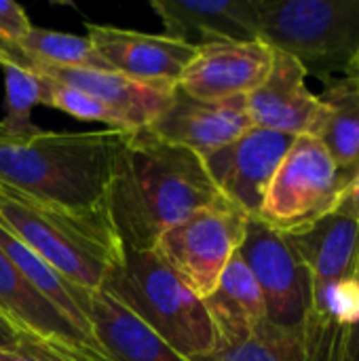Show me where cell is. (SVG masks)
<instances>
[{
    "instance_id": "e0dca14e",
    "label": "cell",
    "mask_w": 359,
    "mask_h": 361,
    "mask_svg": "<svg viewBox=\"0 0 359 361\" xmlns=\"http://www.w3.org/2000/svg\"><path fill=\"white\" fill-rule=\"evenodd\" d=\"M0 313L28 338L87 347L102 353L74 324H70L0 250ZM104 355V353H102Z\"/></svg>"
},
{
    "instance_id": "ac0fdd59",
    "label": "cell",
    "mask_w": 359,
    "mask_h": 361,
    "mask_svg": "<svg viewBox=\"0 0 359 361\" xmlns=\"http://www.w3.org/2000/svg\"><path fill=\"white\" fill-rule=\"evenodd\" d=\"M203 307L216 332V347L243 343L267 322L260 288L239 254L224 269L216 290L203 298Z\"/></svg>"
},
{
    "instance_id": "3957f363",
    "label": "cell",
    "mask_w": 359,
    "mask_h": 361,
    "mask_svg": "<svg viewBox=\"0 0 359 361\" xmlns=\"http://www.w3.org/2000/svg\"><path fill=\"white\" fill-rule=\"evenodd\" d=\"M0 226L38 254L70 283L99 292L123 258L108 205L66 209L0 184Z\"/></svg>"
},
{
    "instance_id": "5b68a950",
    "label": "cell",
    "mask_w": 359,
    "mask_h": 361,
    "mask_svg": "<svg viewBox=\"0 0 359 361\" xmlns=\"http://www.w3.org/2000/svg\"><path fill=\"white\" fill-rule=\"evenodd\" d=\"M260 40L307 74L349 68L359 51V0H256Z\"/></svg>"
},
{
    "instance_id": "1f68e13d",
    "label": "cell",
    "mask_w": 359,
    "mask_h": 361,
    "mask_svg": "<svg viewBox=\"0 0 359 361\" xmlns=\"http://www.w3.org/2000/svg\"><path fill=\"white\" fill-rule=\"evenodd\" d=\"M349 70H351V72H355V74L359 76V51H358V55L353 57V61L349 63Z\"/></svg>"
},
{
    "instance_id": "cb8c5ba5",
    "label": "cell",
    "mask_w": 359,
    "mask_h": 361,
    "mask_svg": "<svg viewBox=\"0 0 359 361\" xmlns=\"http://www.w3.org/2000/svg\"><path fill=\"white\" fill-rule=\"evenodd\" d=\"M4 82H6V97H4V118L0 121L6 140H25L40 131L30 118L34 106L40 104V87L42 80L38 74L6 66L4 68Z\"/></svg>"
},
{
    "instance_id": "d4e9b609",
    "label": "cell",
    "mask_w": 359,
    "mask_h": 361,
    "mask_svg": "<svg viewBox=\"0 0 359 361\" xmlns=\"http://www.w3.org/2000/svg\"><path fill=\"white\" fill-rule=\"evenodd\" d=\"M42 87H40V104L57 108L78 121H95V123H104L108 129L114 131H138L131 121L127 116H123L121 112L112 110L110 106L97 102L95 97L72 89L68 85L55 82L51 78L40 76Z\"/></svg>"
},
{
    "instance_id": "7a4b0ae2",
    "label": "cell",
    "mask_w": 359,
    "mask_h": 361,
    "mask_svg": "<svg viewBox=\"0 0 359 361\" xmlns=\"http://www.w3.org/2000/svg\"><path fill=\"white\" fill-rule=\"evenodd\" d=\"M129 133L40 129L25 140H4L0 142V184L66 209L104 207Z\"/></svg>"
},
{
    "instance_id": "5bb4252c",
    "label": "cell",
    "mask_w": 359,
    "mask_h": 361,
    "mask_svg": "<svg viewBox=\"0 0 359 361\" xmlns=\"http://www.w3.org/2000/svg\"><path fill=\"white\" fill-rule=\"evenodd\" d=\"M165 36L195 49L260 38L256 0H154Z\"/></svg>"
},
{
    "instance_id": "44dd1931",
    "label": "cell",
    "mask_w": 359,
    "mask_h": 361,
    "mask_svg": "<svg viewBox=\"0 0 359 361\" xmlns=\"http://www.w3.org/2000/svg\"><path fill=\"white\" fill-rule=\"evenodd\" d=\"M0 250L19 269V273L32 283V288H36L70 324H74L99 349V345L93 338L87 315H85V300H87L89 290H83V288L70 283L51 264H47L38 254H34L30 247H25L17 237H13L2 226H0Z\"/></svg>"
},
{
    "instance_id": "f546056e",
    "label": "cell",
    "mask_w": 359,
    "mask_h": 361,
    "mask_svg": "<svg viewBox=\"0 0 359 361\" xmlns=\"http://www.w3.org/2000/svg\"><path fill=\"white\" fill-rule=\"evenodd\" d=\"M339 212L349 216V218H353L359 224V167L358 171H355V176H353V180H351V184H349L347 197H345V201H343Z\"/></svg>"
},
{
    "instance_id": "d6a6232c",
    "label": "cell",
    "mask_w": 359,
    "mask_h": 361,
    "mask_svg": "<svg viewBox=\"0 0 359 361\" xmlns=\"http://www.w3.org/2000/svg\"><path fill=\"white\" fill-rule=\"evenodd\" d=\"M4 140H6V131H4V127L0 123V142H4Z\"/></svg>"
},
{
    "instance_id": "2e32d148",
    "label": "cell",
    "mask_w": 359,
    "mask_h": 361,
    "mask_svg": "<svg viewBox=\"0 0 359 361\" xmlns=\"http://www.w3.org/2000/svg\"><path fill=\"white\" fill-rule=\"evenodd\" d=\"M85 315L110 361H188L104 290L87 292Z\"/></svg>"
},
{
    "instance_id": "8fae6325",
    "label": "cell",
    "mask_w": 359,
    "mask_h": 361,
    "mask_svg": "<svg viewBox=\"0 0 359 361\" xmlns=\"http://www.w3.org/2000/svg\"><path fill=\"white\" fill-rule=\"evenodd\" d=\"M87 38L112 72L146 85H178L184 68L197 53L195 47L165 34L99 23H87Z\"/></svg>"
},
{
    "instance_id": "8992f818",
    "label": "cell",
    "mask_w": 359,
    "mask_h": 361,
    "mask_svg": "<svg viewBox=\"0 0 359 361\" xmlns=\"http://www.w3.org/2000/svg\"><path fill=\"white\" fill-rule=\"evenodd\" d=\"M349 184L317 137L298 135L277 167L256 218L281 235L298 233L336 214Z\"/></svg>"
},
{
    "instance_id": "7402d4cb",
    "label": "cell",
    "mask_w": 359,
    "mask_h": 361,
    "mask_svg": "<svg viewBox=\"0 0 359 361\" xmlns=\"http://www.w3.org/2000/svg\"><path fill=\"white\" fill-rule=\"evenodd\" d=\"M188 361H307V357L303 332L262 322L248 341L231 347H216L212 353Z\"/></svg>"
},
{
    "instance_id": "d6986e66",
    "label": "cell",
    "mask_w": 359,
    "mask_h": 361,
    "mask_svg": "<svg viewBox=\"0 0 359 361\" xmlns=\"http://www.w3.org/2000/svg\"><path fill=\"white\" fill-rule=\"evenodd\" d=\"M284 237L313 281L351 279L359 273V224L341 212Z\"/></svg>"
},
{
    "instance_id": "6da1fadb",
    "label": "cell",
    "mask_w": 359,
    "mask_h": 361,
    "mask_svg": "<svg viewBox=\"0 0 359 361\" xmlns=\"http://www.w3.org/2000/svg\"><path fill=\"white\" fill-rule=\"evenodd\" d=\"M222 199L201 154L144 127L127 135L106 203L123 247L144 252L167 228Z\"/></svg>"
},
{
    "instance_id": "7c38bea8",
    "label": "cell",
    "mask_w": 359,
    "mask_h": 361,
    "mask_svg": "<svg viewBox=\"0 0 359 361\" xmlns=\"http://www.w3.org/2000/svg\"><path fill=\"white\" fill-rule=\"evenodd\" d=\"M307 76V68L296 57L275 51L273 68L264 82L245 95L254 127L294 137H315L324 121V106L317 93L309 89Z\"/></svg>"
},
{
    "instance_id": "603a6c76",
    "label": "cell",
    "mask_w": 359,
    "mask_h": 361,
    "mask_svg": "<svg viewBox=\"0 0 359 361\" xmlns=\"http://www.w3.org/2000/svg\"><path fill=\"white\" fill-rule=\"evenodd\" d=\"M21 53L28 57L59 66V68H76V70H110L108 63L99 57L95 47L87 36L34 27L19 42Z\"/></svg>"
},
{
    "instance_id": "83f0119b",
    "label": "cell",
    "mask_w": 359,
    "mask_h": 361,
    "mask_svg": "<svg viewBox=\"0 0 359 361\" xmlns=\"http://www.w3.org/2000/svg\"><path fill=\"white\" fill-rule=\"evenodd\" d=\"M0 361H66L55 355L49 347L38 341L23 336V343L13 351H0Z\"/></svg>"
},
{
    "instance_id": "4316f807",
    "label": "cell",
    "mask_w": 359,
    "mask_h": 361,
    "mask_svg": "<svg viewBox=\"0 0 359 361\" xmlns=\"http://www.w3.org/2000/svg\"><path fill=\"white\" fill-rule=\"evenodd\" d=\"M332 361H359V305L339 330Z\"/></svg>"
},
{
    "instance_id": "30bf717a",
    "label": "cell",
    "mask_w": 359,
    "mask_h": 361,
    "mask_svg": "<svg viewBox=\"0 0 359 361\" xmlns=\"http://www.w3.org/2000/svg\"><path fill=\"white\" fill-rule=\"evenodd\" d=\"M273 57L275 51L260 38L203 44L184 68L178 87L203 102L250 95L269 76Z\"/></svg>"
},
{
    "instance_id": "4dcf8cb0",
    "label": "cell",
    "mask_w": 359,
    "mask_h": 361,
    "mask_svg": "<svg viewBox=\"0 0 359 361\" xmlns=\"http://www.w3.org/2000/svg\"><path fill=\"white\" fill-rule=\"evenodd\" d=\"M0 66L2 68H6V66L21 68L23 66V53H21V49L19 47L17 49H11V47H6V44L0 42Z\"/></svg>"
},
{
    "instance_id": "4fadbf2b",
    "label": "cell",
    "mask_w": 359,
    "mask_h": 361,
    "mask_svg": "<svg viewBox=\"0 0 359 361\" xmlns=\"http://www.w3.org/2000/svg\"><path fill=\"white\" fill-rule=\"evenodd\" d=\"M254 123L248 112L245 95L203 102L184 93L178 85L167 110L148 127L167 144L188 148L201 157L235 142Z\"/></svg>"
},
{
    "instance_id": "9c48e42d",
    "label": "cell",
    "mask_w": 359,
    "mask_h": 361,
    "mask_svg": "<svg viewBox=\"0 0 359 361\" xmlns=\"http://www.w3.org/2000/svg\"><path fill=\"white\" fill-rule=\"evenodd\" d=\"M294 140L288 133L252 127L235 142L201 159L218 192L243 214L256 218L267 188Z\"/></svg>"
},
{
    "instance_id": "ffe728a7",
    "label": "cell",
    "mask_w": 359,
    "mask_h": 361,
    "mask_svg": "<svg viewBox=\"0 0 359 361\" xmlns=\"http://www.w3.org/2000/svg\"><path fill=\"white\" fill-rule=\"evenodd\" d=\"M324 85L317 93L324 121L317 140L332 154L339 169L353 180L359 167V76L349 68L336 72H313Z\"/></svg>"
},
{
    "instance_id": "f1b7e54d",
    "label": "cell",
    "mask_w": 359,
    "mask_h": 361,
    "mask_svg": "<svg viewBox=\"0 0 359 361\" xmlns=\"http://www.w3.org/2000/svg\"><path fill=\"white\" fill-rule=\"evenodd\" d=\"M23 343V334L0 313V351H13Z\"/></svg>"
},
{
    "instance_id": "ba28073f",
    "label": "cell",
    "mask_w": 359,
    "mask_h": 361,
    "mask_svg": "<svg viewBox=\"0 0 359 361\" xmlns=\"http://www.w3.org/2000/svg\"><path fill=\"white\" fill-rule=\"evenodd\" d=\"M264 298L267 322L303 332L311 302V277L288 239L258 218H248L237 252Z\"/></svg>"
},
{
    "instance_id": "277c9868",
    "label": "cell",
    "mask_w": 359,
    "mask_h": 361,
    "mask_svg": "<svg viewBox=\"0 0 359 361\" xmlns=\"http://www.w3.org/2000/svg\"><path fill=\"white\" fill-rule=\"evenodd\" d=\"M102 290L182 357L190 360L216 349V332L203 300L182 283L154 250H125Z\"/></svg>"
},
{
    "instance_id": "9a60e30c",
    "label": "cell",
    "mask_w": 359,
    "mask_h": 361,
    "mask_svg": "<svg viewBox=\"0 0 359 361\" xmlns=\"http://www.w3.org/2000/svg\"><path fill=\"white\" fill-rule=\"evenodd\" d=\"M23 70H30L38 76L51 78L55 82L78 89L97 102L110 106L131 121L135 129L150 127L169 106L174 97V87L163 85H146L131 80L112 70H76V68H59L51 63L36 61L23 53Z\"/></svg>"
},
{
    "instance_id": "52a82bcc",
    "label": "cell",
    "mask_w": 359,
    "mask_h": 361,
    "mask_svg": "<svg viewBox=\"0 0 359 361\" xmlns=\"http://www.w3.org/2000/svg\"><path fill=\"white\" fill-rule=\"evenodd\" d=\"M248 218L222 199L167 228L152 250L203 300L216 290L224 269L239 252Z\"/></svg>"
},
{
    "instance_id": "484cf974",
    "label": "cell",
    "mask_w": 359,
    "mask_h": 361,
    "mask_svg": "<svg viewBox=\"0 0 359 361\" xmlns=\"http://www.w3.org/2000/svg\"><path fill=\"white\" fill-rule=\"evenodd\" d=\"M32 30L30 17L23 6L11 0H0V42L17 49Z\"/></svg>"
}]
</instances>
